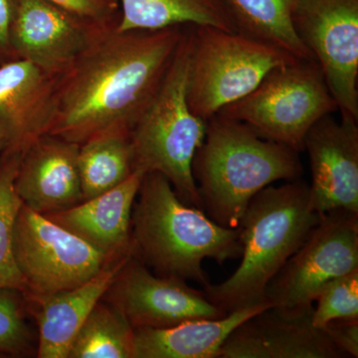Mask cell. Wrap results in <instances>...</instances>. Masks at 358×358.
<instances>
[{"instance_id": "obj_1", "label": "cell", "mask_w": 358, "mask_h": 358, "mask_svg": "<svg viewBox=\"0 0 358 358\" xmlns=\"http://www.w3.org/2000/svg\"><path fill=\"white\" fill-rule=\"evenodd\" d=\"M185 29L101 32L58 78L49 134L81 145L110 129L131 131L157 94Z\"/></svg>"}, {"instance_id": "obj_2", "label": "cell", "mask_w": 358, "mask_h": 358, "mask_svg": "<svg viewBox=\"0 0 358 358\" xmlns=\"http://www.w3.org/2000/svg\"><path fill=\"white\" fill-rule=\"evenodd\" d=\"M134 257L155 274L208 286L202 263L219 265L241 258L239 228L212 220L202 209L181 201L159 173H145L131 212Z\"/></svg>"}, {"instance_id": "obj_3", "label": "cell", "mask_w": 358, "mask_h": 358, "mask_svg": "<svg viewBox=\"0 0 358 358\" xmlns=\"http://www.w3.org/2000/svg\"><path fill=\"white\" fill-rule=\"evenodd\" d=\"M299 154L262 138L243 122L213 115L192 162L202 209L219 225L238 228L257 193L277 181L301 178Z\"/></svg>"}, {"instance_id": "obj_4", "label": "cell", "mask_w": 358, "mask_h": 358, "mask_svg": "<svg viewBox=\"0 0 358 358\" xmlns=\"http://www.w3.org/2000/svg\"><path fill=\"white\" fill-rule=\"evenodd\" d=\"M320 215L303 179L268 185L250 200L240 220L241 263L226 281L204 287L206 298L228 313L267 303L268 282L293 256Z\"/></svg>"}, {"instance_id": "obj_5", "label": "cell", "mask_w": 358, "mask_h": 358, "mask_svg": "<svg viewBox=\"0 0 358 358\" xmlns=\"http://www.w3.org/2000/svg\"><path fill=\"white\" fill-rule=\"evenodd\" d=\"M192 48L189 25L157 94L131 129V143L134 171L162 174L181 201L202 209L192 162L203 143L207 122L193 114L187 103Z\"/></svg>"}, {"instance_id": "obj_6", "label": "cell", "mask_w": 358, "mask_h": 358, "mask_svg": "<svg viewBox=\"0 0 358 358\" xmlns=\"http://www.w3.org/2000/svg\"><path fill=\"white\" fill-rule=\"evenodd\" d=\"M296 61L287 52L240 33L193 26L188 106L207 122L251 93L271 71Z\"/></svg>"}, {"instance_id": "obj_7", "label": "cell", "mask_w": 358, "mask_h": 358, "mask_svg": "<svg viewBox=\"0 0 358 358\" xmlns=\"http://www.w3.org/2000/svg\"><path fill=\"white\" fill-rule=\"evenodd\" d=\"M338 110L317 61L299 60L271 71L251 93L218 114L301 152L313 124Z\"/></svg>"}, {"instance_id": "obj_8", "label": "cell", "mask_w": 358, "mask_h": 358, "mask_svg": "<svg viewBox=\"0 0 358 358\" xmlns=\"http://www.w3.org/2000/svg\"><path fill=\"white\" fill-rule=\"evenodd\" d=\"M13 252L30 296L76 288L115 260L23 204L14 224Z\"/></svg>"}, {"instance_id": "obj_9", "label": "cell", "mask_w": 358, "mask_h": 358, "mask_svg": "<svg viewBox=\"0 0 358 358\" xmlns=\"http://www.w3.org/2000/svg\"><path fill=\"white\" fill-rule=\"evenodd\" d=\"M358 268V213L327 212L268 282L270 307L306 308L327 282Z\"/></svg>"}, {"instance_id": "obj_10", "label": "cell", "mask_w": 358, "mask_h": 358, "mask_svg": "<svg viewBox=\"0 0 358 358\" xmlns=\"http://www.w3.org/2000/svg\"><path fill=\"white\" fill-rule=\"evenodd\" d=\"M293 22L320 65L341 117L358 122V0H296Z\"/></svg>"}, {"instance_id": "obj_11", "label": "cell", "mask_w": 358, "mask_h": 358, "mask_svg": "<svg viewBox=\"0 0 358 358\" xmlns=\"http://www.w3.org/2000/svg\"><path fill=\"white\" fill-rule=\"evenodd\" d=\"M186 282L155 274L133 254L102 300L121 313L134 329H166L186 320L227 315L209 301L203 289Z\"/></svg>"}, {"instance_id": "obj_12", "label": "cell", "mask_w": 358, "mask_h": 358, "mask_svg": "<svg viewBox=\"0 0 358 358\" xmlns=\"http://www.w3.org/2000/svg\"><path fill=\"white\" fill-rule=\"evenodd\" d=\"M313 305L265 308L229 334L218 358L348 357L313 324Z\"/></svg>"}, {"instance_id": "obj_13", "label": "cell", "mask_w": 358, "mask_h": 358, "mask_svg": "<svg viewBox=\"0 0 358 358\" xmlns=\"http://www.w3.org/2000/svg\"><path fill=\"white\" fill-rule=\"evenodd\" d=\"M107 29L110 28L90 24L47 0H18L11 54L59 78Z\"/></svg>"}, {"instance_id": "obj_14", "label": "cell", "mask_w": 358, "mask_h": 358, "mask_svg": "<svg viewBox=\"0 0 358 358\" xmlns=\"http://www.w3.org/2000/svg\"><path fill=\"white\" fill-rule=\"evenodd\" d=\"M310 200L320 216L334 210L358 213V122L327 115L306 136Z\"/></svg>"}, {"instance_id": "obj_15", "label": "cell", "mask_w": 358, "mask_h": 358, "mask_svg": "<svg viewBox=\"0 0 358 358\" xmlns=\"http://www.w3.org/2000/svg\"><path fill=\"white\" fill-rule=\"evenodd\" d=\"M57 77L28 61L0 63V143L4 152L23 155L50 133L57 109Z\"/></svg>"}, {"instance_id": "obj_16", "label": "cell", "mask_w": 358, "mask_h": 358, "mask_svg": "<svg viewBox=\"0 0 358 358\" xmlns=\"http://www.w3.org/2000/svg\"><path fill=\"white\" fill-rule=\"evenodd\" d=\"M79 145L48 134L26 150L15 178L16 192L23 205L44 215L83 201Z\"/></svg>"}, {"instance_id": "obj_17", "label": "cell", "mask_w": 358, "mask_h": 358, "mask_svg": "<svg viewBox=\"0 0 358 358\" xmlns=\"http://www.w3.org/2000/svg\"><path fill=\"white\" fill-rule=\"evenodd\" d=\"M145 176V171L136 169L112 189L44 216L110 259L131 255V212Z\"/></svg>"}, {"instance_id": "obj_18", "label": "cell", "mask_w": 358, "mask_h": 358, "mask_svg": "<svg viewBox=\"0 0 358 358\" xmlns=\"http://www.w3.org/2000/svg\"><path fill=\"white\" fill-rule=\"evenodd\" d=\"M131 255L113 260L95 277L76 288L48 296L25 294L28 315L34 317L38 327L37 357H68L80 327Z\"/></svg>"}, {"instance_id": "obj_19", "label": "cell", "mask_w": 358, "mask_h": 358, "mask_svg": "<svg viewBox=\"0 0 358 358\" xmlns=\"http://www.w3.org/2000/svg\"><path fill=\"white\" fill-rule=\"evenodd\" d=\"M268 307V303H262L219 319L189 320L166 329H134L136 358H218L229 334Z\"/></svg>"}, {"instance_id": "obj_20", "label": "cell", "mask_w": 358, "mask_h": 358, "mask_svg": "<svg viewBox=\"0 0 358 358\" xmlns=\"http://www.w3.org/2000/svg\"><path fill=\"white\" fill-rule=\"evenodd\" d=\"M117 31L211 26L237 32L223 0H119Z\"/></svg>"}, {"instance_id": "obj_21", "label": "cell", "mask_w": 358, "mask_h": 358, "mask_svg": "<svg viewBox=\"0 0 358 358\" xmlns=\"http://www.w3.org/2000/svg\"><path fill=\"white\" fill-rule=\"evenodd\" d=\"M296 0H223L236 31L272 45L298 60H315L294 30Z\"/></svg>"}, {"instance_id": "obj_22", "label": "cell", "mask_w": 358, "mask_h": 358, "mask_svg": "<svg viewBox=\"0 0 358 358\" xmlns=\"http://www.w3.org/2000/svg\"><path fill=\"white\" fill-rule=\"evenodd\" d=\"M78 166L83 201L121 185L134 171L131 131L110 129L84 141Z\"/></svg>"}, {"instance_id": "obj_23", "label": "cell", "mask_w": 358, "mask_h": 358, "mask_svg": "<svg viewBox=\"0 0 358 358\" xmlns=\"http://www.w3.org/2000/svg\"><path fill=\"white\" fill-rule=\"evenodd\" d=\"M67 358H136L134 327L101 300L73 339Z\"/></svg>"}, {"instance_id": "obj_24", "label": "cell", "mask_w": 358, "mask_h": 358, "mask_svg": "<svg viewBox=\"0 0 358 358\" xmlns=\"http://www.w3.org/2000/svg\"><path fill=\"white\" fill-rule=\"evenodd\" d=\"M22 155L0 154V288L26 294L24 279L13 252V230L22 201L15 189V178Z\"/></svg>"}, {"instance_id": "obj_25", "label": "cell", "mask_w": 358, "mask_h": 358, "mask_svg": "<svg viewBox=\"0 0 358 358\" xmlns=\"http://www.w3.org/2000/svg\"><path fill=\"white\" fill-rule=\"evenodd\" d=\"M26 313L22 292L0 288V357H25L32 352L33 334Z\"/></svg>"}, {"instance_id": "obj_26", "label": "cell", "mask_w": 358, "mask_h": 358, "mask_svg": "<svg viewBox=\"0 0 358 358\" xmlns=\"http://www.w3.org/2000/svg\"><path fill=\"white\" fill-rule=\"evenodd\" d=\"M315 301L313 322L319 329L331 320L358 319V268L324 284Z\"/></svg>"}, {"instance_id": "obj_27", "label": "cell", "mask_w": 358, "mask_h": 358, "mask_svg": "<svg viewBox=\"0 0 358 358\" xmlns=\"http://www.w3.org/2000/svg\"><path fill=\"white\" fill-rule=\"evenodd\" d=\"M80 20L100 28L117 27L121 18L119 0H47Z\"/></svg>"}, {"instance_id": "obj_28", "label": "cell", "mask_w": 358, "mask_h": 358, "mask_svg": "<svg viewBox=\"0 0 358 358\" xmlns=\"http://www.w3.org/2000/svg\"><path fill=\"white\" fill-rule=\"evenodd\" d=\"M322 329L346 357H358V319L331 320Z\"/></svg>"}, {"instance_id": "obj_29", "label": "cell", "mask_w": 358, "mask_h": 358, "mask_svg": "<svg viewBox=\"0 0 358 358\" xmlns=\"http://www.w3.org/2000/svg\"><path fill=\"white\" fill-rule=\"evenodd\" d=\"M18 0H0V63L11 60V29L17 11Z\"/></svg>"}, {"instance_id": "obj_30", "label": "cell", "mask_w": 358, "mask_h": 358, "mask_svg": "<svg viewBox=\"0 0 358 358\" xmlns=\"http://www.w3.org/2000/svg\"><path fill=\"white\" fill-rule=\"evenodd\" d=\"M2 152H3V145L0 143V154H1Z\"/></svg>"}]
</instances>
